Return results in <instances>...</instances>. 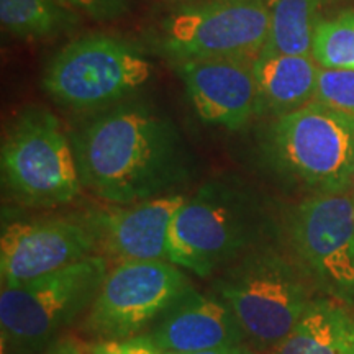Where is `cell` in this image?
Masks as SVG:
<instances>
[{"instance_id": "1", "label": "cell", "mask_w": 354, "mask_h": 354, "mask_svg": "<svg viewBox=\"0 0 354 354\" xmlns=\"http://www.w3.org/2000/svg\"><path fill=\"white\" fill-rule=\"evenodd\" d=\"M71 143L82 187L110 205L167 196L190 172L177 127L148 105L105 109L71 135Z\"/></svg>"}, {"instance_id": "2", "label": "cell", "mask_w": 354, "mask_h": 354, "mask_svg": "<svg viewBox=\"0 0 354 354\" xmlns=\"http://www.w3.org/2000/svg\"><path fill=\"white\" fill-rule=\"evenodd\" d=\"M258 198L236 185L210 183L176 212L169 228V263L194 276L214 277L241 256L266 245Z\"/></svg>"}, {"instance_id": "3", "label": "cell", "mask_w": 354, "mask_h": 354, "mask_svg": "<svg viewBox=\"0 0 354 354\" xmlns=\"http://www.w3.org/2000/svg\"><path fill=\"white\" fill-rule=\"evenodd\" d=\"M307 277L297 261L266 243L215 274L212 292L236 317L246 343L271 353L313 300Z\"/></svg>"}, {"instance_id": "4", "label": "cell", "mask_w": 354, "mask_h": 354, "mask_svg": "<svg viewBox=\"0 0 354 354\" xmlns=\"http://www.w3.org/2000/svg\"><path fill=\"white\" fill-rule=\"evenodd\" d=\"M110 264L100 254L0 292L2 354H43L92 307Z\"/></svg>"}, {"instance_id": "5", "label": "cell", "mask_w": 354, "mask_h": 354, "mask_svg": "<svg viewBox=\"0 0 354 354\" xmlns=\"http://www.w3.org/2000/svg\"><path fill=\"white\" fill-rule=\"evenodd\" d=\"M269 162L318 194H342L354 184V113L312 100L279 115L264 141Z\"/></svg>"}, {"instance_id": "6", "label": "cell", "mask_w": 354, "mask_h": 354, "mask_svg": "<svg viewBox=\"0 0 354 354\" xmlns=\"http://www.w3.org/2000/svg\"><path fill=\"white\" fill-rule=\"evenodd\" d=\"M153 64L135 44L104 33L61 48L43 74V88L61 107L102 110L125 100L151 79Z\"/></svg>"}, {"instance_id": "7", "label": "cell", "mask_w": 354, "mask_h": 354, "mask_svg": "<svg viewBox=\"0 0 354 354\" xmlns=\"http://www.w3.org/2000/svg\"><path fill=\"white\" fill-rule=\"evenodd\" d=\"M2 183L8 196L32 209H56L81 194L71 138L50 110L21 112L2 141Z\"/></svg>"}, {"instance_id": "8", "label": "cell", "mask_w": 354, "mask_h": 354, "mask_svg": "<svg viewBox=\"0 0 354 354\" xmlns=\"http://www.w3.org/2000/svg\"><path fill=\"white\" fill-rule=\"evenodd\" d=\"M194 289L187 271L169 261L115 264L79 323V331L92 343L148 333L172 305Z\"/></svg>"}, {"instance_id": "9", "label": "cell", "mask_w": 354, "mask_h": 354, "mask_svg": "<svg viewBox=\"0 0 354 354\" xmlns=\"http://www.w3.org/2000/svg\"><path fill=\"white\" fill-rule=\"evenodd\" d=\"M271 32L266 0H203L183 6L159 25L156 48L174 64L212 57H251Z\"/></svg>"}, {"instance_id": "10", "label": "cell", "mask_w": 354, "mask_h": 354, "mask_svg": "<svg viewBox=\"0 0 354 354\" xmlns=\"http://www.w3.org/2000/svg\"><path fill=\"white\" fill-rule=\"evenodd\" d=\"M289 240L304 272L330 299L354 305V197L305 198L289 216Z\"/></svg>"}, {"instance_id": "11", "label": "cell", "mask_w": 354, "mask_h": 354, "mask_svg": "<svg viewBox=\"0 0 354 354\" xmlns=\"http://www.w3.org/2000/svg\"><path fill=\"white\" fill-rule=\"evenodd\" d=\"M97 254L87 215L6 221L0 236L2 287L17 286Z\"/></svg>"}, {"instance_id": "12", "label": "cell", "mask_w": 354, "mask_h": 354, "mask_svg": "<svg viewBox=\"0 0 354 354\" xmlns=\"http://www.w3.org/2000/svg\"><path fill=\"white\" fill-rule=\"evenodd\" d=\"M184 201L183 194H167L88 214L97 254L112 266L135 261H169V228Z\"/></svg>"}, {"instance_id": "13", "label": "cell", "mask_w": 354, "mask_h": 354, "mask_svg": "<svg viewBox=\"0 0 354 354\" xmlns=\"http://www.w3.org/2000/svg\"><path fill=\"white\" fill-rule=\"evenodd\" d=\"M254 59L212 57L177 64L190 104L202 122L238 130L261 113Z\"/></svg>"}, {"instance_id": "14", "label": "cell", "mask_w": 354, "mask_h": 354, "mask_svg": "<svg viewBox=\"0 0 354 354\" xmlns=\"http://www.w3.org/2000/svg\"><path fill=\"white\" fill-rule=\"evenodd\" d=\"M153 343L166 353H194L246 343L236 317L215 292L197 289L185 294L148 331Z\"/></svg>"}, {"instance_id": "15", "label": "cell", "mask_w": 354, "mask_h": 354, "mask_svg": "<svg viewBox=\"0 0 354 354\" xmlns=\"http://www.w3.org/2000/svg\"><path fill=\"white\" fill-rule=\"evenodd\" d=\"M253 66L261 113L279 117L304 107L315 97L320 66L312 55L261 51Z\"/></svg>"}, {"instance_id": "16", "label": "cell", "mask_w": 354, "mask_h": 354, "mask_svg": "<svg viewBox=\"0 0 354 354\" xmlns=\"http://www.w3.org/2000/svg\"><path fill=\"white\" fill-rule=\"evenodd\" d=\"M269 354H354V315L335 299H313Z\"/></svg>"}, {"instance_id": "17", "label": "cell", "mask_w": 354, "mask_h": 354, "mask_svg": "<svg viewBox=\"0 0 354 354\" xmlns=\"http://www.w3.org/2000/svg\"><path fill=\"white\" fill-rule=\"evenodd\" d=\"M0 21L20 39H48L71 32L79 15L59 0H0Z\"/></svg>"}, {"instance_id": "18", "label": "cell", "mask_w": 354, "mask_h": 354, "mask_svg": "<svg viewBox=\"0 0 354 354\" xmlns=\"http://www.w3.org/2000/svg\"><path fill=\"white\" fill-rule=\"evenodd\" d=\"M271 17V32L263 51L310 55L318 12L330 0H266Z\"/></svg>"}, {"instance_id": "19", "label": "cell", "mask_w": 354, "mask_h": 354, "mask_svg": "<svg viewBox=\"0 0 354 354\" xmlns=\"http://www.w3.org/2000/svg\"><path fill=\"white\" fill-rule=\"evenodd\" d=\"M310 55L320 68L354 69V8L318 21Z\"/></svg>"}, {"instance_id": "20", "label": "cell", "mask_w": 354, "mask_h": 354, "mask_svg": "<svg viewBox=\"0 0 354 354\" xmlns=\"http://www.w3.org/2000/svg\"><path fill=\"white\" fill-rule=\"evenodd\" d=\"M313 100L354 113V69L320 68Z\"/></svg>"}, {"instance_id": "21", "label": "cell", "mask_w": 354, "mask_h": 354, "mask_svg": "<svg viewBox=\"0 0 354 354\" xmlns=\"http://www.w3.org/2000/svg\"><path fill=\"white\" fill-rule=\"evenodd\" d=\"M88 354H162L148 333L131 336L123 339L91 343Z\"/></svg>"}, {"instance_id": "22", "label": "cell", "mask_w": 354, "mask_h": 354, "mask_svg": "<svg viewBox=\"0 0 354 354\" xmlns=\"http://www.w3.org/2000/svg\"><path fill=\"white\" fill-rule=\"evenodd\" d=\"M76 13H86L95 20H113L123 15L128 0H59Z\"/></svg>"}, {"instance_id": "23", "label": "cell", "mask_w": 354, "mask_h": 354, "mask_svg": "<svg viewBox=\"0 0 354 354\" xmlns=\"http://www.w3.org/2000/svg\"><path fill=\"white\" fill-rule=\"evenodd\" d=\"M91 343L74 335H64L43 354H88Z\"/></svg>"}, {"instance_id": "24", "label": "cell", "mask_w": 354, "mask_h": 354, "mask_svg": "<svg viewBox=\"0 0 354 354\" xmlns=\"http://www.w3.org/2000/svg\"><path fill=\"white\" fill-rule=\"evenodd\" d=\"M166 354H259L253 346L248 343H238V344H225V346L203 349V351H194V353H166Z\"/></svg>"}]
</instances>
